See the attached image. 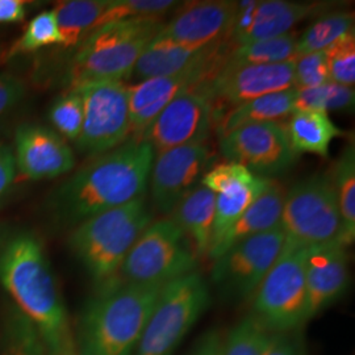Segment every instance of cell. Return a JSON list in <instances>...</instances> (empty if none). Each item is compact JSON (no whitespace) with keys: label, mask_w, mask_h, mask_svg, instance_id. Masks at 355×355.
<instances>
[{"label":"cell","mask_w":355,"mask_h":355,"mask_svg":"<svg viewBox=\"0 0 355 355\" xmlns=\"http://www.w3.org/2000/svg\"><path fill=\"white\" fill-rule=\"evenodd\" d=\"M154 152L145 141L124 142L95 157L51 195L48 207L66 225H78L92 216L144 196L149 184Z\"/></svg>","instance_id":"obj_1"},{"label":"cell","mask_w":355,"mask_h":355,"mask_svg":"<svg viewBox=\"0 0 355 355\" xmlns=\"http://www.w3.org/2000/svg\"><path fill=\"white\" fill-rule=\"evenodd\" d=\"M0 283L38 330L49 355H60L73 343L62 296L35 233L24 229L0 233Z\"/></svg>","instance_id":"obj_2"},{"label":"cell","mask_w":355,"mask_h":355,"mask_svg":"<svg viewBox=\"0 0 355 355\" xmlns=\"http://www.w3.org/2000/svg\"><path fill=\"white\" fill-rule=\"evenodd\" d=\"M164 286L111 280L86 305L76 355H133Z\"/></svg>","instance_id":"obj_3"},{"label":"cell","mask_w":355,"mask_h":355,"mask_svg":"<svg viewBox=\"0 0 355 355\" xmlns=\"http://www.w3.org/2000/svg\"><path fill=\"white\" fill-rule=\"evenodd\" d=\"M152 223L144 196L76 225L69 245L96 287L114 280L129 250Z\"/></svg>","instance_id":"obj_4"},{"label":"cell","mask_w":355,"mask_h":355,"mask_svg":"<svg viewBox=\"0 0 355 355\" xmlns=\"http://www.w3.org/2000/svg\"><path fill=\"white\" fill-rule=\"evenodd\" d=\"M162 20H124L92 31L76 48L69 67L70 89L123 80L162 29Z\"/></svg>","instance_id":"obj_5"},{"label":"cell","mask_w":355,"mask_h":355,"mask_svg":"<svg viewBox=\"0 0 355 355\" xmlns=\"http://www.w3.org/2000/svg\"><path fill=\"white\" fill-rule=\"evenodd\" d=\"M211 304V291L195 271L165 284L133 355H174Z\"/></svg>","instance_id":"obj_6"},{"label":"cell","mask_w":355,"mask_h":355,"mask_svg":"<svg viewBox=\"0 0 355 355\" xmlns=\"http://www.w3.org/2000/svg\"><path fill=\"white\" fill-rule=\"evenodd\" d=\"M198 255L171 218L150 223L129 250L114 280L127 284L165 286L195 272Z\"/></svg>","instance_id":"obj_7"},{"label":"cell","mask_w":355,"mask_h":355,"mask_svg":"<svg viewBox=\"0 0 355 355\" xmlns=\"http://www.w3.org/2000/svg\"><path fill=\"white\" fill-rule=\"evenodd\" d=\"M305 249L286 240L279 257L254 293L250 316L268 331H296L309 321Z\"/></svg>","instance_id":"obj_8"},{"label":"cell","mask_w":355,"mask_h":355,"mask_svg":"<svg viewBox=\"0 0 355 355\" xmlns=\"http://www.w3.org/2000/svg\"><path fill=\"white\" fill-rule=\"evenodd\" d=\"M279 227L287 241L303 248L340 241L341 216L330 173L306 178L286 192Z\"/></svg>","instance_id":"obj_9"},{"label":"cell","mask_w":355,"mask_h":355,"mask_svg":"<svg viewBox=\"0 0 355 355\" xmlns=\"http://www.w3.org/2000/svg\"><path fill=\"white\" fill-rule=\"evenodd\" d=\"M284 241L286 234L278 227L233 245L214 259L211 280L218 295L232 303L252 300L279 257Z\"/></svg>","instance_id":"obj_10"},{"label":"cell","mask_w":355,"mask_h":355,"mask_svg":"<svg viewBox=\"0 0 355 355\" xmlns=\"http://www.w3.org/2000/svg\"><path fill=\"white\" fill-rule=\"evenodd\" d=\"M83 103V125L78 149L89 157L111 152L130 135L128 86L123 80H105L76 87Z\"/></svg>","instance_id":"obj_11"},{"label":"cell","mask_w":355,"mask_h":355,"mask_svg":"<svg viewBox=\"0 0 355 355\" xmlns=\"http://www.w3.org/2000/svg\"><path fill=\"white\" fill-rule=\"evenodd\" d=\"M220 150L229 162L241 165L254 175L278 177L296 162L286 128L280 123H261L237 128L220 137Z\"/></svg>","instance_id":"obj_12"},{"label":"cell","mask_w":355,"mask_h":355,"mask_svg":"<svg viewBox=\"0 0 355 355\" xmlns=\"http://www.w3.org/2000/svg\"><path fill=\"white\" fill-rule=\"evenodd\" d=\"M209 99L214 121L230 110L267 94L296 89L295 61L221 69L207 85L196 87Z\"/></svg>","instance_id":"obj_13"},{"label":"cell","mask_w":355,"mask_h":355,"mask_svg":"<svg viewBox=\"0 0 355 355\" xmlns=\"http://www.w3.org/2000/svg\"><path fill=\"white\" fill-rule=\"evenodd\" d=\"M330 8L329 3L286 0L237 1V11L223 36L232 49L255 41L279 37L309 16Z\"/></svg>","instance_id":"obj_14"},{"label":"cell","mask_w":355,"mask_h":355,"mask_svg":"<svg viewBox=\"0 0 355 355\" xmlns=\"http://www.w3.org/2000/svg\"><path fill=\"white\" fill-rule=\"evenodd\" d=\"M212 125L209 99L200 89H187L166 105L140 141L148 142L155 155L179 146L204 144Z\"/></svg>","instance_id":"obj_15"},{"label":"cell","mask_w":355,"mask_h":355,"mask_svg":"<svg viewBox=\"0 0 355 355\" xmlns=\"http://www.w3.org/2000/svg\"><path fill=\"white\" fill-rule=\"evenodd\" d=\"M214 154L204 145L179 146L154 155L150 171L153 203L162 214H171L177 204L202 184L212 168Z\"/></svg>","instance_id":"obj_16"},{"label":"cell","mask_w":355,"mask_h":355,"mask_svg":"<svg viewBox=\"0 0 355 355\" xmlns=\"http://www.w3.org/2000/svg\"><path fill=\"white\" fill-rule=\"evenodd\" d=\"M13 157L17 175L29 180L61 177L76 165L74 153L64 139L49 128L35 124L17 128Z\"/></svg>","instance_id":"obj_17"},{"label":"cell","mask_w":355,"mask_h":355,"mask_svg":"<svg viewBox=\"0 0 355 355\" xmlns=\"http://www.w3.org/2000/svg\"><path fill=\"white\" fill-rule=\"evenodd\" d=\"M305 284L309 320L338 302L349 287V254L343 242L305 249Z\"/></svg>","instance_id":"obj_18"},{"label":"cell","mask_w":355,"mask_h":355,"mask_svg":"<svg viewBox=\"0 0 355 355\" xmlns=\"http://www.w3.org/2000/svg\"><path fill=\"white\" fill-rule=\"evenodd\" d=\"M237 11V1H192L183 6L157 37L202 49L223 37Z\"/></svg>","instance_id":"obj_19"},{"label":"cell","mask_w":355,"mask_h":355,"mask_svg":"<svg viewBox=\"0 0 355 355\" xmlns=\"http://www.w3.org/2000/svg\"><path fill=\"white\" fill-rule=\"evenodd\" d=\"M284 196L286 191L282 187V184L271 179L266 190L250 204V207L243 212V215L209 250L208 258L214 261L221 254L225 253L233 245L249 237L278 228Z\"/></svg>","instance_id":"obj_20"},{"label":"cell","mask_w":355,"mask_h":355,"mask_svg":"<svg viewBox=\"0 0 355 355\" xmlns=\"http://www.w3.org/2000/svg\"><path fill=\"white\" fill-rule=\"evenodd\" d=\"M215 212L216 195L202 184L186 195L171 212V220L193 243V250L200 258L208 257L214 236Z\"/></svg>","instance_id":"obj_21"},{"label":"cell","mask_w":355,"mask_h":355,"mask_svg":"<svg viewBox=\"0 0 355 355\" xmlns=\"http://www.w3.org/2000/svg\"><path fill=\"white\" fill-rule=\"evenodd\" d=\"M295 96L296 89H291L267 94L250 102L243 103L218 119L216 123V132L218 137H221L245 125L278 123L293 114Z\"/></svg>","instance_id":"obj_22"},{"label":"cell","mask_w":355,"mask_h":355,"mask_svg":"<svg viewBox=\"0 0 355 355\" xmlns=\"http://www.w3.org/2000/svg\"><path fill=\"white\" fill-rule=\"evenodd\" d=\"M284 128L296 155L311 153L325 158L329 154L331 141L343 135L328 114L318 111H295Z\"/></svg>","instance_id":"obj_23"},{"label":"cell","mask_w":355,"mask_h":355,"mask_svg":"<svg viewBox=\"0 0 355 355\" xmlns=\"http://www.w3.org/2000/svg\"><path fill=\"white\" fill-rule=\"evenodd\" d=\"M108 0H69L61 1L53 10L61 45L76 48L96 28Z\"/></svg>","instance_id":"obj_24"},{"label":"cell","mask_w":355,"mask_h":355,"mask_svg":"<svg viewBox=\"0 0 355 355\" xmlns=\"http://www.w3.org/2000/svg\"><path fill=\"white\" fill-rule=\"evenodd\" d=\"M199 51L200 49L179 45L155 36L148 48L142 51L130 76L141 82L157 76L177 74L195 60Z\"/></svg>","instance_id":"obj_25"},{"label":"cell","mask_w":355,"mask_h":355,"mask_svg":"<svg viewBox=\"0 0 355 355\" xmlns=\"http://www.w3.org/2000/svg\"><path fill=\"white\" fill-rule=\"evenodd\" d=\"M270 182L271 179L255 177V179L249 183L234 186L216 195L215 224L209 250L243 215V212L250 207V204L266 190Z\"/></svg>","instance_id":"obj_26"},{"label":"cell","mask_w":355,"mask_h":355,"mask_svg":"<svg viewBox=\"0 0 355 355\" xmlns=\"http://www.w3.org/2000/svg\"><path fill=\"white\" fill-rule=\"evenodd\" d=\"M341 216V239L350 246L355 239V149L349 144L330 171Z\"/></svg>","instance_id":"obj_27"},{"label":"cell","mask_w":355,"mask_h":355,"mask_svg":"<svg viewBox=\"0 0 355 355\" xmlns=\"http://www.w3.org/2000/svg\"><path fill=\"white\" fill-rule=\"evenodd\" d=\"M296 33L290 32L279 37L255 41L241 45L230 51L223 69H236L254 64H282L295 61L296 51Z\"/></svg>","instance_id":"obj_28"},{"label":"cell","mask_w":355,"mask_h":355,"mask_svg":"<svg viewBox=\"0 0 355 355\" xmlns=\"http://www.w3.org/2000/svg\"><path fill=\"white\" fill-rule=\"evenodd\" d=\"M354 31V13L329 12L320 16L296 41L297 57L313 51H325L337 40Z\"/></svg>","instance_id":"obj_29"},{"label":"cell","mask_w":355,"mask_h":355,"mask_svg":"<svg viewBox=\"0 0 355 355\" xmlns=\"http://www.w3.org/2000/svg\"><path fill=\"white\" fill-rule=\"evenodd\" d=\"M355 92L353 87L328 82L322 86L312 89H296L293 102L295 111H353Z\"/></svg>","instance_id":"obj_30"},{"label":"cell","mask_w":355,"mask_h":355,"mask_svg":"<svg viewBox=\"0 0 355 355\" xmlns=\"http://www.w3.org/2000/svg\"><path fill=\"white\" fill-rule=\"evenodd\" d=\"M178 4L173 0H108L96 28L124 20H161Z\"/></svg>","instance_id":"obj_31"},{"label":"cell","mask_w":355,"mask_h":355,"mask_svg":"<svg viewBox=\"0 0 355 355\" xmlns=\"http://www.w3.org/2000/svg\"><path fill=\"white\" fill-rule=\"evenodd\" d=\"M51 45H61V36L53 10L38 13L32 19L21 37L8 51L7 58L33 53Z\"/></svg>","instance_id":"obj_32"},{"label":"cell","mask_w":355,"mask_h":355,"mask_svg":"<svg viewBox=\"0 0 355 355\" xmlns=\"http://www.w3.org/2000/svg\"><path fill=\"white\" fill-rule=\"evenodd\" d=\"M4 355H49L38 330L20 312L15 313L7 322Z\"/></svg>","instance_id":"obj_33"},{"label":"cell","mask_w":355,"mask_h":355,"mask_svg":"<svg viewBox=\"0 0 355 355\" xmlns=\"http://www.w3.org/2000/svg\"><path fill=\"white\" fill-rule=\"evenodd\" d=\"M268 333L258 320L249 315L224 337L223 355H262Z\"/></svg>","instance_id":"obj_34"},{"label":"cell","mask_w":355,"mask_h":355,"mask_svg":"<svg viewBox=\"0 0 355 355\" xmlns=\"http://www.w3.org/2000/svg\"><path fill=\"white\" fill-rule=\"evenodd\" d=\"M53 127L62 139L78 140L83 125V103L76 89H67L58 96L49 111Z\"/></svg>","instance_id":"obj_35"},{"label":"cell","mask_w":355,"mask_h":355,"mask_svg":"<svg viewBox=\"0 0 355 355\" xmlns=\"http://www.w3.org/2000/svg\"><path fill=\"white\" fill-rule=\"evenodd\" d=\"M330 80L353 87L355 83V32L352 31L337 40L325 51Z\"/></svg>","instance_id":"obj_36"},{"label":"cell","mask_w":355,"mask_h":355,"mask_svg":"<svg viewBox=\"0 0 355 355\" xmlns=\"http://www.w3.org/2000/svg\"><path fill=\"white\" fill-rule=\"evenodd\" d=\"M330 82L329 69L324 51L299 55L295 60L296 89H312Z\"/></svg>","instance_id":"obj_37"},{"label":"cell","mask_w":355,"mask_h":355,"mask_svg":"<svg viewBox=\"0 0 355 355\" xmlns=\"http://www.w3.org/2000/svg\"><path fill=\"white\" fill-rule=\"evenodd\" d=\"M257 175L250 173L243 166L228 162L216 165L204 175L202 179V186L205 189L218 195L224 191L229 190L234 186L249 183L255 179Z\"/></svg>","instance_id":"obj_38"},{"label":"cell","mask_w":355,"mask_h":355,"mask_svg":"<svg viewBox=\"0 0 355 355\" xmlns=\"http://www.w3.org/2000/svg\"><path fill=\"white\" fill-rule=\"evenodd\" d=\"M296 331H270L262 355H303V341Z\"/></svg>","instance_id":"obj_39"},{"label":"cell","mask_w":355,"mask_h":355,"mask_svg":"<svg viewBox=\"0 0 355 355\" xmlns=\"http://www.w3.org/2000/svg\"><path fill=\"white\" fill-rule=\"evenodd\" d=\"M26 85L11 74H0V117L21 102L26 96Z\"/></svg>","instance_id":"obj_40"},{"label":"cell","mask_w":355,"mask_h":355,"mask_svg":"<svg viewBox=\"0 0 355 355\" xmlns=\"http://www.w3.org/2000/svg\"><path fill=\"white\" fill-rule=\"evenodd\" d=\"M17 170L13 157V149L0 142V204L3 203L11 193L16 183Z\"/></svg>","instance_id":"obj_41"},{"label":"cell","mask_w":355,"mask_h":355,"mask_svg":"<svg viewBox=\"0 0 355 355\" xmlns=\"http://www.w3.org/2000/svg\"><path fill=\"white\" fill-rule=\"evenodd\" d=\"M224 336L215 329L205 331L193 345L189 355H223Z\"/></svg>","instance_id":"obj_42"},{"label":"cell","mask_w":355,"mask_h":355,"mask_svg":"<svg viewBox=\"0 0 355 355\" xmlns=\"http://www.w3.org/2000/svg\"><path fill=\"white\" fill-rule=\"evenodd\" d=\"M28 4L26 0H0V24L23 21Z\"/></svg>","instance_id":"obj_43"},{"label":"cell","mask_w":355,"mask_h":355,"mask_svg":"<svg viewBox=\"0 0 355 355\" xmlns=\"http://www.w3.org/2000/svg\"><path fill=\"white\" fill-rule=\"evenodd\" d=\"M60 355H76V346H74V343H71V345H69L64 350H62V353Z\"/></svg>","instance_id":"obj_44"}]
</instances>
